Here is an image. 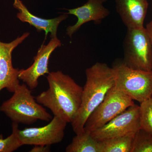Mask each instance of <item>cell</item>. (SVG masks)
Listing matches in <instances>:
<instances>
[{
    "mask_svg": "<svg viewBox=\"0 0 152 152\" xmlns=\"http://www.w3.org/2000/svg\"><path fill=\"white\" fill-rule=\"evenodd\" d=\"M13 6L19 11L17 17L21 21L29 24L37 29L38 32L44 31L45 33L46 37L50 34L51 38L57 37V30L61 22L68 18V15L64 13L55 18L45 19L42 18L31 13L27 8L21 0H15Z\"/></svg>",
    "mask_w": 152,
    "mask_h": 152,
    "instance_id": "obj_13",
    "label": "cell"
},
{
    "mask_svg": "<svg viewBox=\"0 0 152 152\" xmlns=\"http://www.w3.org/2000/svg\"><path fill=\"white\" fill-rule=\"evenodd\" d=\"M12 133L5 139L0 134V152H12L23 145L19 134L18 124L13 122Z\"/></svg>",
    "mask_w": 152,
    "mask_h": 152,
    "instance_id": "obj_16",
    "label": "cell"
},
{
    "mask_svg": "<svg viewBox=\"0 0 152 152\" xmlns=\"http://www.w3.org/2000/svg\"><path fill=\"white\" fill-rule=\"evenodd\" d=\"M123 62L134 69L152 71V47L145 28H127Z\"/></svg>",
    "mask_w": 152,
    "mask_h": 152,
    "instance_id": "obj_5",
    "label": "cell"
},
{
    "mask_svg": "<svg viewBox=\"0 0 152 152\" xmlns=\"http://www.w3.org/2000/svg\"><path fill=\"white\" fill-rule=\"evenodd\" d=\"M67 124L54 116L50 122L44 126L19 130V136L23 145L50 146L63 140Z\"/></svg>",
    "mask_w": 152,
    "mask_h": 152,
    "instance_id": "obj_8",
    "label": "cell"
},
{
    "mask_svg": "<svg viewBox=\"0 0 152 152\" xmlns=\"http://www.w3.org/2000/svg\"><path fill=\"white\" fill-rule=\"evenodd\" d=\"M131 152H152V134L140 129L135 135Z\"/></svg>",
    "mask_w": 152,
    "mask_h": 152,
    "instance_id": "obj_17",
    "label": "cell"
},
{
    "mask_svg": "<svg viewBox=\"0 0 152 152\" xmlns=\"http://www.w3.org/2000/svg\"><path fill=\"white\" fill-rule=\"evenodd\" d=\"M134 104L132 99L113 86L87 119L84 130L90 133L96 130Z\"/></svg>",
    "mask_w": 152,
    "mask_h": 152,
    "instance_id": "obj_6",
    "label": "cell"
},
{
    "mask_svg": "<svg viewBox=\"0 0 152 152\" xmlns=\"http://www.w3.org/2000/svg\"><path fill=\"white\" fill-rule=\"evenodd\" d=\"M66 151L99 152V142L93 137L91 133L84 130L82 134H76L66 148Z\"/></svg>",
    "mask_w": 152,
    "mask_h": 152,
    "instance_id": "obj_14",
    "label": "cell"
},
{
    "mask_svg": "<svg viewBox=\"0 0 152 152\" xmlns=\"http://www.w3.org/2000/svg\"><path fill=\"white\" fill-rule=\"evenodd\" d=\"M61 45L58 38H51L47 45H42L34 57L33 64L26 69L20 70L19 80L26 84L30 90L34 89L38 86V79L45 74L49 73V58L53 52Z\"/></svg>",
    "mask_w": 152,
    "mask_h": 152,
    "instance_id": "obj_10",
    "label": "cell"
},
{
    "mask_svg": "<svg viewBox=\"0 0 152 152\" xmlns=\"http://www.w3.org/2000/svg\"><path fill=\"white\" fill-rule=\"evenodd\" d=\"M114 86L140 103L152 97V71L134 69L122 62H117L113 67Z\"/></svg>",
    "mask_w": 152,
    "mask_h": 152,
    "instance_id": "obj_4",
    "label": "cell"
},
{
    "mask_svg": "<svg viewBox=\"0 0 152 152\" xmlns=\"http://www.w3.org/2000/svg\"><path fill=\"white\" fill-rule=\"evenodd\" d=\"M145 28L149 37L152 47V20L147 25Z\"/></svg>",
    "mask_w": 152,
    "mask_h": 152,
    "instance_id": "obj_20",
    "label": "cell"
},
{
    "mask_svg": "<svg viewBox=\"0 0 152 152\" xmlns=\"http://www.w3.org/2000/svg\"><path fill=\"white\" fill-rule=\"evenodd\" d=\"M29 35V32L24 33L10 43L3 42L0 40V92L6 89L13 93L20 85L18 76L20 69L14 68L12 53Z\"/></svg>",
    "mask_w": 152,
    "mask_h": 152,
    "instance_id": "obj_9",
    "label": "cell"
},
{
    "mask_svg": "<svg viewBox=\"0 0 152 152\" xmlns=\"http://www.w3.org/2000/svg\"><path fill=\"white\" fill-rule=\"evenodd\" d=\"M135 134L98 141L99 152H131Z\"/></svg>",
    "mask_w": 152,
    "mask_h": 152,
    "instance_id": "obj_15",
    "label": "cell"
},
{
    "mask_svg": "<svg viewBox=\"0 0 152 152\" xmlns=\"http://www.w3.org/2000/svg\"><path fill=\"white\" fill-rule=\"evenodd\" d=\"M140 129L152 134V97L140 103Z\"/></svg>",
    "mask_w": 152,
    "mask_h": 152,
    "instance_id": "obj_18",
    "label": "cell"
},
{
    "mask_svg": "<svg viewBox=\"0 0 152 152\" xmlns=\"http://www.w3.org/2000/svg\"><path fill=\"white\" fill-rule=\"evenodd\" d=\"M117 13L127 28H143L149 4L148 0H115Z\"/></svg>",
    "mask_w": 152,
    "mask_h": 152,
    "instance_id": "obj_12",
    "label": "cell"
},
{
    "mask_svg": "<svg viewBox=\"0 0 152 152\" xmlns=\"http://www.w3.org/2000/svg\"><path fill=\"white\" fill-rule=\"evenodd\" d=\"M47 79L48 89L38 95L36 100L55 116L72 123L81 104L83 88L61 71L49 73Z\"/></svg>",
    "mask_w": 152,
    "mask_h": 152,
    "instance_id": "obj_1",
    "label": "cell"
},
{
    "mask_svg": "<svg viewBox=\"0 0 152 152\" xmlns=\"http://www.w3.org/2000/svg\"><path fill=\"white\" fill-rule=\"evenodd\" d=\"M140 129V107L134 104L91 134L95 140L100 141L136 134Z\"/></svg>",
    "mask_w": 152,
    "mask_h": 152,
    "instance_id": "obj_7",
    "label": "cell"
},
{
    "mask_svg": "<svg viewBox=\"0 0 152 152\" xmlns=\"http://www.w3.org/2000/svg\"><path fill=\"white\" fill-rule=\"evenodd\" d=\"M50 146L34 145V147L31 150V152H50Z\"/></svg>",
    "mask_w": 152,
    "mask_h": 152,
    "instance_id": "obj_19",
    "label": "cell"
},
{
    "mask_svg": "<svg viewBox=\"0 0 152 152\" xmlns=\"http://www.w3.org/2000/svg\"><path fill=\"white\" fill-rule=\"evenodd\" d=\"M107 0H87L81 7L68 10L67 15L75 16L77 21L75 25L69 26L66 29V34L71 38L84 24L90 21L99 23L102 20L108 16L109 10L103 5Z\"/></svg>",
    "mask_w": 152,
    "mask_h": 152,
    "instance_id": "obj_11",
    "label": "cell"
},
{
    "mask_svg": "<svg viewBox=\"0 0 152 152\" xmlns=\"http://www.w3.org/2000/svg\"><path fill=\"white\" fill-rule=\"evenodd\" d=\"M86 82L83 88L81 104L71 123L76 134L83 132L87 119L103 101L115 83L113 70L105 63H95L86 69Z\"/></svg>",
    "mask_w": 152,
    "mask_h": 152,
    "instance_id": "obj_2",
    "label": "cell"
},
{
    "mask_svg": "<svg viewBox=\"0 0 152 152\" xmlns=\"http://www.w3.org/2000/svg\"><path fill=\"white\" fill-rule=\"evenodd\" d=\"M13 93L0 106V111L13 122L30 125L38 120L48 122L52 119L51 115L35 100L27 86L19 85Z\"/></svg>",
    "mask_w": 152,
    "mask_h": 152,
    "instance_id": "obj_3",
    "label": "cell"
}]
</instances>
